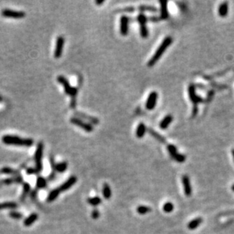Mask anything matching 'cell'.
Segmentation results:
<instances>
[{"instance_id":"cell-1","label":"cell","mask_w":234,"mask_h":234,"mask_svg":"<svg viewBox=\"0 0 234 234\" xmlns=\"http://www.w3.org/2000/svg\"><path fill=\"white\" fill-rule=\"evenodd\" d=\"M2 141L5 145L15 146L31 147L34 144V140L30 138H21L15 135H5L2 136Z\"/></svg>"},{"instance_id":"cell-2","label":"cell","mask_w":234,"mask_h":234,"mask_svg":"<svg viewBox=\"0 0 234 234\" xmlns=\"http://www.w3.org/2000/svg\"><path fill=\"white\" fill-rule=\"evenodd\" d=\"M172 42V38L170 36L166 37L163 42H161V44L160 45V46L158 47V49L156 50V52H154V54L153 55V56L151 57V59L148 61V67H153L155 64L159 61L160 58L162 57L163 54L164 53L165 51L166 50V48L171 45V43Z\"/></svg>"},{"instance_id":"cell-3","label":"cell","mask_w":234,"mask_h":234,"mask_svg":"<svg viewBox=\"0 0 234 234\" xmlns=\"http://www.w3.org/2000/svg\"><path fill=\"white\" fill-rule=\"evenodd\" d=\"M57 81L60 84H62V86H63L64 90L66 95H70L72 96V99H75V98L76 97L77 94H78V88L77 87H73L72 86L70 85V83L68 82V80L65 78V77L58 76L57 78Z\"/></svg>"},{"instance_id":"cell-4","label":"cell","mask_w":234,"mask_h":234,"mask_svg":"<svg viewBox=\"0 0 234 234\" xmlns=\"http://www.w3.org/2000/svg\"><path fill=\"white\" fill-rule=\"evenodd\" d=\"M43 153H44V144H43V142H40L38 144L35 155H34V160H35V163H36L35 169L37 171V173H40L43 170Z\"/></svg>"},{"instance_id":"cell-5","label":"cell","mask_w":234,"mask_h":234,"mask_svg":"<svg viewBox=\"0 0 234 234\" xmlns=\"http://www.w3.org/2000/svg\"><path fill=\"white\" fill-rule=\"evenodd\" d=\"M137 21L140 26V34L143 39H147L148 37V30L146 26V23L148 21V18L143 13H141L137 17Z\"/></svg>"},{"instance_id":"cell-6","label":"cell","mask_w":234,"mask_h":234,"mask_svg":"<svg viewBox=\"0 0 234 234\" xmlns=\"http://www.w3.org/2000/svg\"><path fill=\"white\" fill-rule=\"evenodd\" d=\"M70 122L72 123V124L76 125V126L79 127L82 130H84L86 132H92L94 130V127L92 124H89L88 122H85L83 120L80 119V118H76V117H73L70 119Z\"/></svg>"},{"instance_id":"cell-7","label":"cell","mask_w":234,"mask_h":234,"mask_svg":"<svg viewBox=\"0 0 234 234\" xmlns=\"http://www.w3.org/2000/svg\"><path fill=\"white\" fill-rule=\"evenodd\" d=\"M2 15L5 18H14V19H21L26 16V13L23 11H15V10L5 8L2 11Z\"/></svg>"},{"instance_id":"cell-8","label":"cell","mask_w":234,"mask_h":234,"mask_svg":"<svg viewBox=\"0 0 234 234\" xmlns=\"http://www.w3.org/2000/svg\"><path fill=\"white\" fill-rule=\"evenodd\" d=\"M64 45H65V38L62 36H59L56 39L55 50H54V57L56 58H59L62 56Z\"/></svg>"},{"instance_id":"cell-9","label":"cell","mask_w":234,"mask_h":234,"mask_svg":"<svg viewBox=\"0 0 234 234\" xmlns=\"http://www.w3.org/2000/svg\"><path fill=\"white\" fill-rule=\"evenodd\" d=\"M158 92L153 91L151 92V93L148 95V98H147L146 104H145V107L148 110L151 111V110L154 109V108L156 107L157 102H158Z\"/></svg>"},{"instance_id":"cell-10","label":"cell","mask_w":234,"mask_h":234,"mask_svg":"<svg viewBox=\"0 0 234 234\" xmlns=\"http://www.w3.org/2000/svg\"><path fill=\"white\" fill-rule=\"evenodd\" d=\"M188 92H189V95L190 100L192 101L193 105H198L199 102H203V98L198 96L195 92V86L194 84H190L188 88Z\"/></svg>"},{"instance_id":"cell-11","label":"cell","mask_w":234,"mask_h":234,"mask_svg":"<svg viewBox=\"0 0 234 234\" xmlns=\"http://www.w3.org/2000/svg\"><path fill=\"white\" fill-rule=\"evenodd\" d=\"M75 117H76V118H80V119L83 120V121H88V123L91 124H98L100 122V121L97 118L90 116V115L82 113V112H75Z\"/></svg>"},{"instance_id":"cell-12","label":"cell","mask_w":234,"mask_h":234,"mask_svg":"<svg viewBox=\"0 0 234 234\" xmlns=\"http://www.w3.org/2000/svg\"><path fill=\"white\" fill-rule=\"evenodd\" d=\"M182 184H183L184 192H185V195L188 197L191 196L192 192V186H191L190 180H189V177L187 176V175H183L182 177Z\"/></svg>"},{"instance_id":"cell-13","label":"cell","mask_w":234,"mask_h":234,"mask_svg":"<svg viewBox=\"0 0 234 234\" xmlns=\"http://www.w3.org/2000/svg\"><path fill=\"white\" fill-rule=\"evenodd\" d=\"M128 23L129 19L126 15H122L120 18V34L126 36L128 33Z\"/></svg>"},{"instance_id":"cell-14","label":"cell","mask_w":234,"mask_h":234,"mask_svg":"<svg viewBox=\"0 0 234 234\" xmlns=\"http://www.w3.org/2000/svg\"><path fill=\"white\" fill-rule=\"evenodd\" d=\"M77 182V177L75 176H72L68 180H67L62 185H61L58 189L60 190V192H65V191L68 190L70 188L73 186L74 184Z\"/></svg>"},{"instance_id":"cell-15","label":"cell","mask_w":234,"mask_h":234,"mask_svg":"<svg viewBox=\"0 0 234 234\" xmlns=\"http://www.w3.org/2000/svg\"><path fill=\"white\" fill-rule=\"evenodd\" d=\"M160 17H159L160 20H166L169 18V11H168L167 4L166 1H160Z\"/></svg>"},{"instance_id":"cell-16","label":"cell","mask_w":234,"mask_h":234,"mask_svg":"<svg viewBox=\"0 0 234 234\" xmlns=\"http://www.w3.org/2000/svg\"><path fill=\"white\" fill-rule=\"evenodd\" d=\"M172 120H173V117L171 115H167L163 118L162 121L160 123V127L162 130H166L169 127V125L172 123Z\"/></svg>"},{"instance_id":"cell-17","label":"cell","mask_w":234,"mask_h":234,"mask_svg":"<svg viewBox=\"0 0 234 234\" xmlns=\"http://www.w3.org/2000/svg\"><path fill=\"white\" fill-rule=\"evenodd\" d=\"M38 219V215L36 213H33L28 217L24 221V225L25 227H30Z\"/></svg>"},{"instance_id":"cell-18","label":"cell","mask_w":234,"mask_h":234,"mask_svg":"<svg viewBox=\"0 0 234 234\" xmlns=\"http://www.w3.org/2000/svg\"><path fill=\"white\" fill-rule=\"evenodd\" d=\"M228 2H224L221 4L218 8V15L222 18H224L228 14Z\"/></svg>"},{"instance_id":"cell-19","label":"cell","mask_w":234,"mask_h":234,"mask_svg":"<svg viewBox=\"0 0 234 234\" xmlns=\"http://www.w3.org/2000/svg\"><path fill=\"white\" fill-rule=\"evenodd\" d=\"M147 131V127L144 123H140L136 129V136L138 138H142L145 136Z\"/></svg>"},{"instance_id":"cell-20","label":"cell","mask_w":234,"mask_h":234,"mask_svg":"<svg viewBox=\"0 0 234 234\" xmlns=\"http://www.w3.org/2000/svg\"><path fill=\"white\" fill-rule=\"evenodd\" d=\"M148 131L151 136H153L154 138H155V139H156L158 141H159L160 142H162V143H165V142H166V139H165V138L163 136H161V135H160V133H158V132L154 130L153 129L149 128V129H148Z\"/></svg>"},{"instance_id":"cell-21","label":"cell","mask_w":234,"mask_h":234,"mask_svg":"<svg viewBox=\"0 0 234 234\" xmlns=\"http://www.w3.org/2000/svg\"><path fill=\"white\" fill-rule=\"evenodd\" d=\"M203 221V220L201 218H197L195 219L192 220V221H190L188 224V228L189 230H195L196 228H198V227L200 226V224H202V222Z\"/></svg>"},{"instance_id":"cell-22","label":"cell","mask_w":234,"mask_h":234,"mask_svg":"<svg viewBox=\"0 0 234 234\" xmlns=\"http://www.w3.org/2000/svg\"><path fill=\"white\" fill-rule=\"evenodd\" d=\"M67 168H68V164L65 162L56 164V165H54V169H55V171H56L57 172H58V173H63V172H65V171H66Z\"/></svg>"},{"instance_id":"cell-23","label":"cell","mask_w":234,"mask_h":234,"mask_svg":"<svg viewBox=\"0 0 234 234\" xmlns=\"http://www.w3.org/2000/svg\"><path fill=\"white\" fill-rule=\"evenodd\" d=\"M59 193H60V190H59L58 189H53V190L51 191L47 196V202H53L54 200H56V199L58 198Z\"/></svg>"},{"instance_id":"cell-24","label":"cell","mask_w":234,"mask_h":234,"mask_svg":"<svg viewBox=\"0 0 234 234\" xmlns=\"http://www.w3.org/2000/svg\"><path fill=\"white\" fill-rule=\"evenodd\" d=\"M103 195H104V198L106 199H109L112 195L110 186L107 183H104L103 186Z\"/></svg>"},{"instance_id":"cell-25","label":"cell","mask_w":234,"mask_h":234,"mask_svg":"<svg viewBox=\"0 0 234 234\" xmlns=\"http://www.w3.org/2000/svg\"><path fill=\"white\" fill-rule=\"evenodd\" d=\"M17 208V204L15 202H8L0 203V210L2 209H11V208Z\"/></svg>"},{"instance_id":"cell-26","label":"cell","mask_w":234,"mask_h":234,"mask_svg":"<svg viewBox=\"0 0 234 234\" xmlns=\"http://www.w3.org/2000/svg\"><path fill=\"white\" fill-rule=\"evenodd\" d=\"M140 11H151V12H156L158 8L152 5H140L138 8Z\"/></svg>"},{"instance_id":"cell-27","label":"cell","mask_w":234,"mask_h":234,"mask_svg":"<svg viewBox=\"0 0 234 234\" xmlns=\"http://www.w3.org/2000/svg\"><path fill=\"white\" fill-rule=\"evenodd\" d=\"M151 211V208H149L148 206H145V205H140L137 208V212L139 215H146V214L149 213Z\"/></svg>"},{"instance_id":"cell-28","label":"cell","mask_w":234,"mask_h":234,"mask_svg":"<svg viewBox=\"0 0 234 234\" xmlns=\"http://www.w3.org/2000/svg\"><path fill=\"white\" fill-rule=\"evenodd\" d=\"M88 202L92 206H98L100 204H101L102 200L100 197H93V198H89L88 199Z\"/></svg>"},{"instance_id":"cell-29","label":"cell","mask_w":234,"mask_h":234,"mask_svg":"<svg viewBox=\"0 0 234 234\" xmlns=\"http://www.w3.org/2000/svg\"><path fill=\"white\" fill-rule=\"evenodd\" d=\"M167 150L168 152H169L170 155L172 157V158H173L174 157L178 154L176 147L174 145H172V144H169V145H167Z\"/></svg>"},{"instance_id":"cell-30","label":"cell","mask_w":234,"mask_h":234,"mask_svg":"<svg viewBox=\"0 0 234 234\" xmlns=\"http://www.w3.org/2000/svg\"><path fill=\"white\" fill-rule=\"evenodd\" d=\"M37 186L39 189H44L46 186V180L42 177H38L37 179Z\"/></svg>"},{"instance_id":"cell-31","label":"cell","mask_w":234,"mask_h":234,"mask_svg":"<svg viewBox=\"0 0 234 234\" xmlns=\"http://www.w3.org/2000/svg\"><path fill=\"white\" fill-rule=\"evenodd\" d=\"M163 209L166 213H170L173 211L174 209V205L173 204L171 203V202H166L164 204V207H163Z\"/></svg>"},{"instance_id":"cell-32","label":"cell","mask_w":234,"mask_h":234,"mask_svg":"<svg viewBox=\"0 0 234 234\" xmlns=\"http://www.w3.org/2000/svg\"><path fill=\"white\" fill-rule=\"evenodd\" d=\"M0 173L5 174H12L16 173V171L15 170L11 169V168H4L2 169H1L0 171Z\"/></svg>"},{"instance_id":"cell-33","label":"cell","mask_w":234,"mask_h":234,"mask_svg":"<svg viewBox=\"0 0 234 234\" xmlns=\"http://www.w3.org/2000/svg\"><path fill=\"white\" fill-rule=\"evenodd\" d=\"M9 216L11 217V218H13V219H16V220H19L23 218V215H21V213L17 212H11L9 213Z\"/></svg>"},{"instance_id":"cell-34","label":"cell","mask_w":234,"mask_h":234,"mask_svg":"<svg viewBox=\"0 0 234 234\" xmlns=\"http://www.w3.org/2000/svg\"><path fill=\"white\" fill-rule=\"evenodd\" d=\"M173 159L175 160V161H176L177 162H179V163H182V162H184L185 161V155H182V154L178 153L177 155L174 157Z\"/></svg>"},{"instance_id":"cell-35","label":"cell","mask_w":234,"mask_h":234,"mask_svg":"<svg viewBox=\"0 0 234 234\" xmlns=\"http://www.w3.org/2000/svg\"><path fill=\"white\" fill-rule=\"evenodd\" d=\"M135 10V8L134 7H126V8H122V9L118 10V11L119 12H126V13H131V12H133Z\"/></svg>"},{"instance_id":"cell-36","label":"cell","mask_w":234,"mask_h":234,"mask_svg":"<svg viewBox=\"0 0 234 234\" xmlns=\"http://www.w3.org/2000/svg\"><path fill=\"white\" fill-rule=\"evenodd\" d=\"M100 215V212L98 209L93 210L92 213H91V217H92V218H94V219H98V218H99Z\"/></svg>"},{"instance_id":"cell-37","label":"cell","mask_w":234,"mask_h":234,"mask_svg":"<svg viewBox=\"0 0 234 234\" xmlns=\"http://www.w3.org/2000/svg\"><path fill=\"white\" fill-rule=\"evenodd\" d=\"M30 189H31V186L28 183H25L24 184V188H23V192H24V195H26L28 192L30 191Z\"/></svg>"},{"instance_id":"cell-38","label":"cell","mask_w":234,"mask_h":234,"mask_svg":"<svg viewBox=\"0 0 234 234\" xmlns=\"http://www.w3.org/2000/svg\"><path fill=\"white\" fill-rule=\"evenodd\" d=\"M198 113V105H193V109H192V118H195Z\"/></svg>"},{"instance_id":"cell-39","label":"cell","mask_w":234,"mask_h":234,"mask_svg":"<svg viewBox=\"0 0 234 234\" xmlns=\"http://www.w3.org/2000/svg\"><path fill=\"white\" fill-rule=\"evenodd\" d=\"M27 173H28V174H36L37 171L35 168H34V169H33V168H28V169H27Z\"/></svg>"},{"instance_id":"cell-40","label":"cell","mask_w":234,"mask_h":234,"mask_svg":"<svg viewBox=\"0 0 234 234\" xmlns=\"http://www.w3.org/2000/svg\"><path fill=\"white\" fill-rule=\"evenodd\" d=\"M104 0H102V1H96V2H95V3H96L97 4V5H101V4H103V3H104Z\"/></svg>"},{"instance_id":"cell-41","label":"cell","mask_w":234,"mask_h":234,"mask_svg":"<svg viewBox=\"0 0 234 234\" xmlns=\"http://www.w3.org/2000/svg\"><path fill=\"white\" fill-rule=\"evenodd\" d=\"M232 156H233V159H234V149L232 151Z\"/></svg>"},{"instance_id":"cell-42","label":"cell","mask_w":234,"mask_h":234,"mask_svg":"<svg viewBox=\"0 0 234 234\" xmlns=\"http://www.w3.org/2000/svg\"><path fill=\"white\" fill-rule=\"evenodd\" d=\"M232 190H233V191H234V184L232 186Z\"/></svg>"},{"instance_id":"cell-43","label":"cell","mask_w":234,"mask_h":234,"mask_svg":"<svg viewBox=\"0 0 234 234\" xmlns=\"http://www.w3.org/2000/svg\"><path fill=\"white\" fill-rule=\"evenodd\" d=\"M2 97H1V95H0V102H1V101H2Z\"/></svg>"}]
</instances>
